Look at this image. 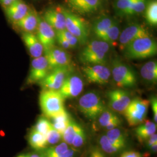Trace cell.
Listing matches in <instances>:
<instances>
[{
    "instance_id": "obj_1",
    "label": "cell",
    "mask_w": 157,
    "mask_h": 157,
    "mask_svg": "<svg viewBox=\"0 0 157 157\" xmlns=\"http://www.w3.org/2000/svg\"><path fill=\"white\" fill-rule=\"evenodd\" d=\"M124 51V56L129 59H145L156 55L157 43L150 36H146L132 41Z\"/></svg>"
},
{
    "instance_id": "obj_2",
    "label": "cell",
    "mask_w": 157,
    "mask_h": 157,
    "mask_svg": "<svg viewBox=\"0 0 157 157\" xmlns=\"http://www.w3.org/2000/svg\"><path fill=\"white\" fill-rule=\"evenodd\" d=\"M110 45L103 40H94L85 46L81 51L79 59L83 63L91 65H104L107 61Z\"/></svg>"
},
{
    "instance_id": "obj_3",
    "label": "cell",
    "mask_w": 157,
    "mask_h": 157,
    "mask_svg": "<svg viewBox=\"0 0 157 157\" xmlns=\"http://www.w3.org/2000/svg\"><path fill=\"white\" fill-rule=\"evenodd\" d=\"M64 98L58 90H43L40 95V105L46 117L52 118L65 110Z\"/></svg>"
},
{
    "instance_id": "obj_4",
    "label": "cell",
    "mask_w": 157,
    "mask_h": 157,
    "mask_svg": "<svg viewBox=\"0 0 157 157\" xmlns=\"http://www.w3.org/2000/svg\"><path fill=\"white\" fill-rule=\"evenodd\" d=\"M78 108L84 116L91 121L97 119L105 109L100 97L93 92L87 93L79 99Z\"/></svg>"
},
{
    "instance_id": "obj_5",
    "label": "cell",
    "mask_w": 157,
    "mask_h": 157,
    "mask_svg": "<svg viewBox=\"0 0 157 157\" xmlns=\"http://www.w3.org/2000/svg\"><path fill=\"white\" fill-rule=\"evenodd\" d=\"M61 10L65 17V29L77 38L78 43L85 44L88 39L89 32L84 20L63 7Z\"/></svg>"
},
{
    "instance_id": "obj_6",
    "label": "cell",
    "mask_w": 157,
    "mask_h": 157,
    "mask_svg": "<svg viewBox=\"0 0 157 157\" xmlns=\"http://www.w3.org/2000/svg\"><path fill=\"white\" fill-rule=\"evenodd\" d=\"M150 104L149 100L140 98L131 100L124 113L129 126H136L145 121Z\"/></svg>"
},
{
    "instance_id": "obj_7",
    "label": "cell",
    "mask_w": 157,
    "mask_h": 157,
    "mask_svg": "<svg viewBox=\"0 0 157 157\" xmlns=\"http://www.w3.org/2000/svg\"><path fill=\"white\" fill-rule=\"evenodd\" d=\"M112 75L113 80L119 87H132L136 84L135 72L124 62L115 59L112 63Z\"/></svg>"
},
{
    "instance_id": "obj_8",
    "label": "cell",
    "mask_w": 157,
    "mask_h": 157,
    "mask_svg": "<svg viewBox=\"0 0 157 157\" xmlns=\"http://www.w3.org/2000/svg\"><path fill=\"white\" fill-rule=\"evenodd\" d=\"M72 67L71 65L56 67L52 70L39 84L43 90H58L65 80L71 75Z\"/></svg>"
},
{
    "instance_id": "obj_9",
    "label": "cell",
    "mask_w": 157,
    "mask_h": 157,
    "mask_svg": "<svg viewBox=\"0 0 157 157\" xmlns=\"http://www.w3.org/2000/svg\"><path fill=\"white\" fill-rule=\"evenodd\" d=\"M85 77L89 83L98 84L107 83L110 78L111 72L104 65H91L83 68Z\"/></svg>"
},
{
    "instance_id": "obj_10",
    "label": "cell",
    "mask_w": 157,
    "mask_h": 157,
    "mask_svg": "<svg viewBox=\"0 0 157 157\" xmlns=\"http://www.w3.org/2000/svg\"><path fill=\"white\" fill-rule=\"evenodd\" d=\"M50 69L45 56L34 58L31 63L30 69L27 78L28 84L39 83L50 72Z\"/></svg>"
},
{
    "instance_id": "obj_11",
    "label": "cell",
    "mask_w": 157,
    "mask_h": 157,
    "mask_svg": "<svg viewBox=\"0 0 157 157\" xmlns=\"http://www.w3.org/2000/svg\"><path fill=\"white\" fill-rule=\"evenodd\" d=\"M84 84L82 79L77 75H69L63 82L61 88L58 90L65 99L78 97L83 91Z\"/></svg>"
},
{
    "instance_id": "obj_12",
    "label": "cell",
    "mask_w": 157,
    "mask_h": 157,
    "mask_svg": "<svg viewBox=\"0 0 157 157\" xmlns=\"http://www.w3.org/2000/svg\"><path fill=\"white\" fill-rule=\"evenodd\" d=\"M37 31V37L44 47V52L55 46L56 32L43 17H39Z\"/></svg>"
},
{
    "instance_id": "obj_13",
    "label": "cell",
    "mask_w": 157,
    "mask_h": 157,
    "mask_svg": "<svg viewBox=\"0 0 157 157\" xmlns=\"http://www.w3.org/2000/svg\"><path fill=\"white\" fill-rule=\"evenodd\" d=\"M146 36H150V33L143 26L139 24L131 25L120 34L118 40L119 48L121 50H124L132 41Z\"/></svg>"
},
{
    "instance_id": "obj_14",
    "label": "cell",
    "mask_w": 157,
    "mask_h": 157,
    "mask_svg": "<svg viewBox=\"0 0 157 157\" xmlns=\"http://www.w3.org/2000/svg\"><path fill=\"white\" fill-rule=\"evenodd\" d=\"M44 52V56L50 70L56 67L71 65V57L69 53L61 48L54 46Z\"/></svg>"
},
{
    "instance_id": "obj_15",
    "label": "cell",
    "mask_w": 157,
    "mask_h": 157,
    "mask_svg": "<svg viewBox=\"0 0 157 157\" xmlns=\"http://www.w3.org/2000/svg\"><path fill=\"white\" fill-rule=\"evenodd\" d=\"M107 95L109 107L112 110L119 113H124L132 100L128 93L122 89L109 91Z\"/></svg>"
},
{
    "instance_id": "obj_16",
    "label": "cell",
    "mask_w": 157,
    "mask_h": 157,
    "mask_svg": "<svg viewBox=\"0 0 157 157\" xmlns=\"http://www.w3.org/2000/svg\"><path fill=\"white\" fill-rule=\"evenodd\" d=\"M68 6L81 14L97 11L101 7V0H66Z\"/></svg>"
},
{
    "instance_id": "obj_17",
    "label": "cell",
    "mask_w": 157,
    "mask_h": 157,
    "mask_svg": "<svg viewBox=\"0 0 157 157\" xmlns=\"http://www.w3.org/2000/svg\"><path fill=\"white\" fill-rule=\"evenodd\" d=\"M43 18L56 31L65 29V17L61 7L49 8L45 11Z\"/></svg>"
},
{
    "instance_id": "obj_18",
    "label": "cell",
    "mask_w": 157,
    "mask_h": 157,
    "mask_svg": "<svg viewBox=\"0 0 157 157\" xmlns=\"http://www.w3.org/2000/svg\"><path fill=\"white\" fill-rule=\"evenodd\" d=\"M28 4L23 0H17L6 8V17L13 24L20 21L30 10Z\"/></svg>"
},
{
    "instance_id": "obj_19",
    "label": "cell",
    "mask_w": 157,
    "mask_h": 157,
    "mask_svg": "<svg viewBox=\"0 0 157 157\" xmlns=\"http://www.w3.org/2000/svg\"><path fill=\"white\" fill-rule=\"evenodd\" d=\"M39 17L37 12L34 9L30 8L25 17L13 25L23 32L33 33L37 29Z\"/></svg>"
},
{
    "instance_id": "obj_20",
    "label": "cell",
    "mask_w": 157,
    "mask_h": 157,
    "mask_svg": "<svg viewBox=\"0 0 157 157\" xmlns=\"http://www.w3.org/2000/svg\"><path fill=\"white\" fill-rule=\"evenodd\" d=\"M22 38L30 56L33 58L43 56L44 52V47L36 35L33 33L23 32Z\"/></svg>"
},
{
    "instance_id": "obj_21",
    "label": "cell",
    "mask_w": 157,
    "mask_h": 157,
    "mask_svg": "<svg viewBox=\"0 0 157 157\" xmlns=\"http://www.w3.org/2000/svg\"><path fill=\"white\" fill-rule=\"evenodd\" d=\"M114 22L113 19L108 16H102L98 18L93 26V30L96 37L102 40L108 30Z\"/></svg>"
},
{
    "instance_id": "obj_22",
    "label": "cell",
    "mask_w": 157,
    "mask_h": 157,
    "mask_svg": "<svg viewBox=\"0 0 157 157\" xmlns=\"http://www.w3.org/2000/svg\"><path fill=\"white\" fill-rule=\"evenodd\" d=\"M157 124L150 121H146L136 129V135L140 143H143L156 133Z\"/></svg>"
},
{
    "instance_id": "obj_23",
    "label": "cell",
    "mask_w": 157,
    "mask_h": 157,
    "mask_svg": "<svg viewBox=\"0 0 157 157\" xmlns=\"http://www.w3.org/2000/svg\"><path fill=\"white\" fill-rule=\"evenodd\" d=\"M140 74L147 81L155 83L157 80V63L155 61L147 62L141 68Z\"/></svg>"
},
{
    "instance_id": "obj_24",
    "label": "cell",
    "mask_w": 157,
    "mask_h": 157,
    "mask_svg": "<svg viewBox=\"0 0 157 157\" xmlns=\"http://www.w3.org/2000/svg\"><path fill=\"white\" fill-rule=\"evenodd\" d=\"M52 127L62 135L71 118L66 109L52 118Z\"/></svg>"
},
{
    "instance_id": "obj_25",
    "label": "cell",
    "mask_w": 157,
    "mask_h": 157,
    "mask_svg": "<svg viewBox=\"0 0 157 157\" xmlns=\"http://www.w3.org/2000/svg\"><path fill=\"white\" fill-rule=\"evenodd\" d=\"M29 143L30 146L35 150H40L46 148L48 145L46 136L33 129L29 136Z\"/></svg>"
},
{
    "instance_id": "obj_26",
    "label": "cell",
    "mask_w": 157,
    "mask_h": 157,
    "mask_svg": "<svg viewBox=\"0 0 157 157\" xmlns=\"http://www.w3.org/2000/svg\"><path fill=\"white\" fill-rule=\"evenodd\" d=\"M107 137L112 142V143L121 148H123L125 146L126 140L123 133L118 128L109 130L107 132Z\"/></svg>"
},
{
    "instance_id": "obj_27",
    "label": "cell",
    "mask_w": 157,
    "mask_h": 157,
    "mask_svg": "<svg viewBox=\"0 0 157 157\" xmlns=\"http://www.w3.org/2000/svg\"><path fill=\"white\" fill-rule=\"evenodd\" d=\"M119 35V27L118 23L115 21L113 23L111 26L108 30L102 40L108 43L109 45H116L118 44Z\"/></svg>"
},
{
    "instance_id": "obj_28",
    "label": "cell",
    "mask_w": 157,
    "mask_h": 157,
    "mask_svg": "<svg viewBox=\"0 0 157 157\" xmlns=\"http://www.w3.org/2000/svg\"><path fill=\"white\" fill-rule=\"evenodd\" d=\"M80 127V124L71 119L67 128L62 134V139L64 142L67 144L72 145L73 139Z\"/></svg>"
},
{
    "instance_id": "obj_29",
    "label": "cell",
    "mask_w": 157,
    "mask_h": 157,
    "mask_svg": "<svg viewBox=\"0 0 157 157\" xmlns=\"http://www.w3.org/2000/svg\"><path fill=\"white\" fill-rule=\"evenodd\" d=\"M145 17L147 22L152 26L157 25V2L156 0L151 1L146 8Z\"/></svg>"
},
{
    "instance_id": "obj_30",
    "label": "cell",
    "mask_w": 157,
    "mask_h": 157,
    "mask_svg": "<svg viewBox=\"0 0 157 157\" xmlns=\"http://www.w3.org/2000/svg\"><path fill=\"white\" fill-rule=\"evenodd\" d=\"M68 148V144L63 142L57 146L47 149L44 153V157H61Z\"/></svg>"
},
{
    "instance_id": "obj_31",
    "label": "cell",
    "mask_w": 157,
    "mask_h": 157,
    "mask_svg": "<svg viewBox=\"0 0 157 157\" xmlns=\"http://www.w3.org/2000/svg\"><path fill=\"white\" fill-rule=\"evenodd\" d=\"M118 119H120L115 113L105 109L99 116L98 122L101 126L105 128L108 124H111L112 122Z\"/></svg>"
},
{
    "instance_id": "obj_32",
    "label": "cell",
    "mask_w": 157,
    "mask_h": 157,
    "mask_svg": "<svg viewBox=\"0 0 157 157\" xmlns=\"http://www.w3.org/2000/svg\"><path fill=\"white\" fill-rule=\"evenodd\" d=\"M100 144L102 150L108 154H114L121 150V148L114 145L108 139L107 136H102L100 140Z\"/></svg>"
},
{
    "instance_id": "obj_33",
    "label": "cell",
    "mask_w": 157,
    "mask_h": 157,
    "mask_svg": "<svg viewBox=\"0 0 157 157\" xmlns=\"http://www.w3.org/2000/svg\"><path fill=\"white\" fill-rule=\"evenodd\" d=\"M146 9L145 0H133L126 12V15H132L140 13Z\"/></svg>"
},
{
    "instance_id": "obj_34",
    "label": "cell",
    "mask_w": 157,
    "mask_h": 157,
    "mask_svg": "<svg viewBox=\"0 0 157 157\" xmlns=\"http://www.w3.org/2000/svg\"><path fill=\"white\" fill-rule=\"evenodd\" d=\"M52 127L50 122L45 118H40L38 119L34 129L40 133L46 136Z\"/></svg>"
},
{
    "instance_id": "obj_35",
    "label": "cell",
    "mask_w": 157,
    "mask_h": 157,
    "mask_svg": "<svg viewBox=\"0 0 157 157\" xmlns=\"http://www.w3.org/2000/svg\"><path fill=\"white\" fill-rule=\"evenodd\" d=\"M133 0H117L115 2V8L119 15H126V12Z\"/></svg>"
},
{
    "instance_id": "obj_36",
    "label": "cell",
    "mask_w": 157,
    "mask_h": 157,
    "mask_svg": "<svg viewBox=\"0 0 157 157\" xmlns=\"http://www.w3.org/2000/svg\"><path fill=\"white\" fill-rule=\"evenodd\" d=\"M48 144H55L58 143L62 139V135L58 132L56 130L52 127L51 128L50 130L48 133L45 136Z\"/></svg>"
},
{
    "instance_id": "obj_37",
    "label": "cell",
    "mask_w": 157,
    "mask_h": 157,
    "mask_svg": "<svg viewBox=\"0 0 157 157\" xmlns=\"http://www.w3.org/2000/svg\"><path fill=\"white\" fill-rule=\"evenodd\" d=\"M86 141V134L84 129L80 126L73 139L72 145L75 148H79L83 146Z\"/></svg>"
},
{
    "instance_id": "obj_38",
    "label": "cell",
    "mask_w": 157,
    "mask_h": 157,
    "mask_svg": "<svg viewBox=\"0 0 157 157\" xmlns=\"http://www.w3.org/2000/svg\"><path fill=\"white\" fill-rule=\"evenodd\" d=\"M59 32L65 37V39L67 40L71 48L76 47V45H78V40L77 39V38L75 36H74L72 34L68 32L66 29L62 30H60Z\"/></svg>"
},
{
    "instance_id": "obj_39",
    "label": "cell",
    "mask_w": 157,
    "mask_h": 157,
    "mask_svg": "<svg viewBox=\"0 0 157 157\" xmlns=\"http://www.w3.org/2000/svg\"><path fill=\"white\" fill-rule=\"evenodd\" d=\"M56 40L59 43V44L64 49L71 48L67 40L65 39V37L59 33V31H56Z\"/></svg>"
},
{
    "instance_id": "obj_40",
    "label": "cell",
    "mask_w": 157,
    "mask_h": 157,
    "mask_svg": "<svg viewBox=\"0 0 157 157\" xmlns=\"http://www.w3.org/2000/svg\"><path fill=\"white\" fill-rule=\"evenodd\" d=\"M150 104H151L152 109L153 112L154 121L157 124V98L155 97H152L151 100L150 101Z\"/></svg>"
},
{
    "instance_id": "obj_41",
    "label": "cell",
    "mask_w": 157,
    "mask_h": 157,
    "mask_svg": "<svg viewBox=\"0 0 157 157\" xmlns=\"http://www.w3.org/2000/svg\"><path fill=\"white\" fill-rule=\"evenodd\" d=\"M120 157H142L139 152L129 151L124 152Z\"/></svg>"
},
{
    "instance_id": "obj_42",
    "label": "cell",
    "mask_w": 157,
    "mask_h": 157,
    "mask_svg": "<svg viewBox=\"0 0 157 157\" xmlns=\"http://www.w3.org/2000/svg\"><path fill=\"white\" fill-rule=\"evenodd\" d=\"M76 152V150L72 148H68L67 150L64 152L61 157H74Z\"/></svg>"
},
{
    "instance_id": "obj_43",
    "label": "cell",
    "mask_w": 157,
    "mask_h": 157,
    "mask_svg": "<svg viewBox=\"0 0 157 157\" xmlns=\"http://www.w3.org/2000/svg\"><path fill=\"white\" fill-rule=\"evenodd\" d=\"M89 157H106L102 152L97 149H94L90 152Z\"/></svg>"
},
{
    "instance_id": "obj_44",
    "label": "cell",
    "mask_w": 157,
    "mask_h": 157,
    "mask_svg": "<svg viewBox=\"0 0 157 157\" xmlns=\"http://www.w3.org/2000/svg\"><path fill=\"white\" fill-rule=\"evenodd\" d=\"M147 146L149 148L150 146H151L152 144L157 143V135L155 133L151 135L148 139H147Z\"/></svg>"
},
{
    "instance_id": "obj_45",
    "label": "cell",
    "mask_w": 157,
    "mask_h": 157,
    "mask_svg": "<svg viewBox=\"0 0 157 157\" xmlns=\"http://www.w3.org/2000/svg\"><path fill=\"white\" fill-rule=\"evenodd\" d=\"M120 124H121V120L118 119V120L112 122L111 124H108L105 128L107 130H109L116 128L119 125H120Z\"/></svg>"
},
{
    "instance_id": "obj_46",
    "label": "cell",
    "mask_w": 157,
    "mask_h": 157,
    "mask_svg": "<svg viewBox=\"0 0 157 157\" xmlns=\"http://www.w3.org/2000/svg\"><path fill=\"white\" fill-rule=\"evenodd\" d=\"M15 1L17 0H0V4L3 7L6 8L8 6H11Z\"/></svg>"
},
{
    "instance_id": "obj_47",
    "label": "cell",
    "mask_w": 157,
    "mask_h": 157,
    "mask_svg": "<svg viewBox=\"0 0 157 157\" xmlns=\"http://www.w3.org/2000/svg\"><path fill=\"white\" fill-rule=\"evenodd\" d=\"M17 157H40L39 155L36 154H32V153H26V154H22Z\"/></svg>"
},
{
    "instance_id": "obj_48",
    "label": "cell",
    "mask_w": 157,
    "mask_h": 157,
    "mask_svg": "<svg viewBox=\"0 0 157 157\" xmlns=\"http://www.w3.org/2000/svg\"><path fill=\"white\" fill-rule=\"evenodd\" d=\"M149 148H150L151 151L152 152H154V153L157 152V143H155V144H152V145L151 146H150Z\"/></svg>"
}]
</instances>
